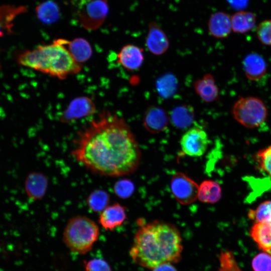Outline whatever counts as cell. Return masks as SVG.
Returning <instances> with one entry per match:
<instances>
[{"instance_id":"1","label":"cell","mask_w":271,"mask_h":271,"mask_svg":"<svg viewBox=\"0 0 271 271\" xmlns=\"http://www.w3.org/2000/svg\"><path fill=\"white\" fill-rule=\"evenodd\" d=\"M71 156L91 172L117 177L138 169L141 153L125 120L106 110L78 133Z\"/></svg>"},{"instance_id":"2","label":"cell","mask_w":271,"mask_h":271,"mask_svg":"<svg viewBox=\"0 0 271 271\" xmlns=\"http://www.w3.org/2000/svg\"><path fill=\"white\" fill-rule=\"evenodd\" d=\"M182 240L177 227L154 220L140 225L129 250L137 264L152 269L164 263H176L181 257Z\"/></svg>"},{"instance_id":"3","label":"cell","mask_w":271,"mask_h":271,"mask_svg":"<svg viewBox=\"0 0 271 271\" xmlns=\"http://www.w3.org/2000/svg\"><path fill=\"white\" fill-rule=\"evenodd\" d=\"M17 60L23 66L61 80L82 70L81 64L71 55L63 39L25 50L19 53Z\"/></svg>"},{"instance_id":"4","label":"cell","mask_w":271,"mask_h":271,"mask_svg":"<svg viewBox=\"0 0 271 271\" xmlns=\"http://www.w3.org/2000/svg\"><path fill=\"white\" fill-rule=\"evenodd\" d=\"M100 229L91 218L83 215L70 218L63 232V241L72 252L84 254L92 249L98 240Z\"/></svg>"},{"instance_id":"5","label":"cell","mask_w":271,"mask_h":271,"mask_svg":"<svg viewBox=\"0 0 271 271\" xmlns=\"http://www.w3.org/2000/svg\"><path fill=\"white\" fill-rule=\"evenodd\" d=\"M231 113L236 121L248 128H256L263 124L268 114L265 103L254 96L238 98L232 106Z\"/></svg>"},{"instance_id":"6","label":"cell","mask_w":271,"mask_h":271,"mask_svg":"<svg viewBox=\"0 0 271 271\" xmlns=\"http://www.w3.org/2000/svg\"><path fill=\"white\" fill-rule=\"evenodd\" d=\"M72 6L77 21L88 30L99 28L108 12L107 0H72Z\"/></svg>"},{"instance_id":"7","label":"cell","mask_w":271,"mask_h":271,"mask_svg":"<svg viewBox=\"0 0 271 271\" xmlns=\"http://www.w3.org/2000/svg\"><path fill=\"white\" fill-rule=\"evenodd\" d=\"M180 147L182 153L190 157L203 155L208 148L207 133L201 127L195 125L189 128L182 136Z\"/></svg>"},{"instance_id":"8","label":"cell","mask_w":271,"mask_h":271,"mask_svg":"<svg viewBox=\"0 0 271 271\" xmlns=\"http://www.w3.org/2000/svg\"><path fill=\"white\" fill-rule=\"evenodd\" d=\"M198 187L193 180L183 173L176 172L172 177L171 190L172 194L182 205H189L196 200Z\"/></svg>"},{"instance_id":"9","label":"cell","mask_w":271,"mask_h":271,"mask_svg":"<svg viewBox=\"0 0 271 271\" xmlns=\"http://www.w3.org/2000/svg\"><path fill=\"white\" fill-rule=\"evenodd\" d=\"M96 110V105L92 99L88 96H79L70 102L61 115L60 120L62 123H70L92 115Z\"/></svg>"},{"instance_id":"10","label":"cell","mask_w":271,"mask_h":271,"mask_svg":"<svg viewBox=\"0 0 271 271\" xmlns=\"http://www.w3.org/2000/svg\"><path fill=\"white\" fill-rule=\"evenodd\" d=\"M126 218L125 207L119 203H114L99 213L98 222L105 230L113 231L120 226Z\"/></svg>"},{"instance_id":"11","label":"cell","mask_w":271,"mask_h":271,"mask_svg":"<svg viewBox=\"0 0 271 271\" xmlns=\"http://www.w3.org/2000/svg\"><path fill=\"white\" fill-rule=\"evenodd\" d=\"M169 117L162 108L152 105L145 112L143 124L145 128L152 133H159L166 129Z\"/></svg>"},{"instance_id":"12","label":"cell","mask_w":271,"mask_h":271,"mask_svg":"<svg viewBox=\"0 0 271 271\" xmlns=\"http://www.w3.org/2000/svg\"><path fill=\"white\" fill-rule=\"evenodd\" d=\"M146 45L148 50L156 55L164 54L169 47L170 43L167 35L156 22H152L149 24Z\"/></svg>"},{"instance_id":"13","label":"cell","mask_w":271,"mask_h":271,"mask_svg":"<svg viewBox=\"0 0 271 271\" xmlns=\"http://www.w3.org/2000/svg\"><path fill=\"white\" fill-rule=\"evenodd\" d=\"M117 62L126 70H138L144 60L143 49L132 44L124 46L116 56Z\"/></svg>"},{"instance_id":"14","label":"cell","mask_w":271,"mask_h":271,"mask_svg":"<svg viewBox=\"0 0 271 271\" xmlns=\"http://www.w3.org/2000/svg\"><path fill=\"white\" fill-rule=\"evenodd\" d=\"M27 11V8L23 5L3 4L0 6V38L14 33V21Z\"/></svg>"},{"instance_id":"15","label":"cell","mask_w":271,"mask_h":271,"mask_svg":"<svg viewBox=\"0 0 271 271\" xmlns=\"http://www.w3.org/2000/svg\"><path fill=\"white\" fill-rule=\"evenodd\" d=\"M24 186L27 196L31 200H40L46 193L48 179L43 173L32 172L27 176Z\"/></svg>"},{"instance_id":"16","label":"cell","mask_w":271,"mask_h":271,"mask_svg":"<svg viewBox=\"0 0 271 271\" xmlns=\"http://www.w3.org/2000/svg\"><path fill=\"white\" fill-rule=\"evenodd\" d=\"M243 70L246 77L252 81H258L265 75L266 63L263 58L257 53H250L244 57Z\"/></svg>"},{"instance_id":"17","label":"cell","mask_w":271,"mask_h":271,"mask_svg":"<svg viewBox=\"0 0 271 271\" xmlns=\"http://www.w3.org/2000/svg\"><path fill=\"white\" fill-rule=\"evenodd\" d=\"M208 29L210 35L215 38H226L232 30L231 17L223 12L212 14L208 22Z\"/></svg>"},{"instance_id":"18","label":"cell","mask_w":271,"mask_h":271,"mask_svg":"<svg viewBox=\"0 0 271 271\" xmlns=\"http://www.w3.org/2000/svg\"><path fill=\"white\" fill-rule=\"evenodd\" d=\"M194 88L197 94L205 102H212L219 97V90L213 76L210 73L195 81Z\"/></svg>"},{"instance_id":"19","label":"cell","mask_w":271,"mask_h":271,"mask_svg":"<svg viewBox=\"0 0 271 271\" xmlns=\"http://www.w3.org/2000/svg\"><path fill=\"white\" fill-rule=\"evenodd\" d=\"M250 234L261 250L271 254V221L255 223Z\"/></svg>"},{"instance_id":"20","label":"cell","mask_w":271,"mask_h":271,"mask_svg":"<svg viewBox=\"0 0 271 271\" xmlns=\"http://www.w3.org/2000/svg\"><path fill=\"white\" fill-rule=\"evenodd\" d=\"M65 45L74 59L79 64L87 61L92 56V47L85 39L77 38L72 41L65 39Z\"/></svg>"},{"instance_id":"21","label":"cell","mask_w":271,"mask_h":271,"mask_svg":"<svg viewBox=\"0 0 271 271\" xmlns=\"http://www.w3.org/2000/svg\"><path fill=\"white\" fill-rule=\"evenodd\" d=\"M172 124L179 129L189 127L194 122L195 111L190 105H179L172 109L170 115Z\"/></svg>"},{"instance_id":"22","label":"cell","mask_w":271,"mask_h":271,"mask_svg":"<svg viewBox=\"0 0 271 271\" xmlns=\"http://www.w3.org/2000/svg\"><path fill=\"white\" fill-rule=\"evenodd\" d=\"M221 188L217 182L204 180L199 186L197 199L201 202L213 204L221 197Z\"/></svg>"},{"instance_id":"23","label":"cell","mask_w":271,"mask_h":271,"mask_svg":"<svg viewBox=\"0 0 271 271\" xmlns=\"http://www.w3.org/2000/svg\"><path fill=\"white\" fill-rule=\"evenodd\" d=\"M231 28L234 33L243 34L251 30L256 24V16L250 12L240 11L231 17Z\"/></svg>"},{"instance_id":"24","label":"cell","mask_w":271,"mask_h":271,"mask_svg":"<svg viewBox=\"0 0 271 271\" xmlns=\"http://www.w3.org/2000/svg\"><path fill=\"white\" fill-rule=\"evenodd\" d=\"M38 19L46 24H51L57 21L60 16L58 6L52 1H47L38 5L35 8Z\"/></svg>"},{"instance_id":"25","label":"cell","mask_w":271,"mask_h":271,"mask_svg":"<svg viewBox=\"0 0 271 271\" xmlns=\"http://www.w3.org/2000/svg\"><path fill=\"white\" fill-rule=\"evenodd\" d=\"M86 202L90 210L100 213L109 205L110 196L103 190L96 189L89 194Z\"/></svg>"},{"instance_id":"26","label":"cell","mask_w":271,"mask_h":271,"mask_svg":"<svg viewBox=\"0 0 271 271\" xmlns=\"http://www.w3.org/2000/svg\"><path fill=\"white\" fill-rule=\"evenodd\" d=\"M177 81L172 74L168 73L160 77L156 82V88L159 94L163 97L169 98L176 92Z\"/></svg>"},{"instance_id":"27","label":"cell","mask_w":271,"mask_h":271,"mask_svg":"<svg viewBox=\"0 0 271 271\" xmlns=\"http://www.w3.org/2000/svg\"><path fill=\"white\" fill-rule=\"evenodd\" d=\"M248 217L255 223H266L271 221V200L261 203L255 209L248 212Z\"/></svg>"},{"instance_id":"28","label":"cell","mask_w":271,"mask_h":271,"mask_svg":"<svg viewBox=\"0 0 271 271\" xmlns=\"http://www.w3.org/2000/svg\"><path fill=\"white\" fill-rule=\"evenodd\" d=\"M218 258L219 267L217 271H243L238 265L231 251H222Z\"/></svg>"},{"instance_id":"29","label":"cell","mask_w":271,"mask_h":271,"mask_svg":"<svg viewBox=\"0 0 271 271\" xmlns=\"http://www.w3.org/2000/svg\"><path fill=\"white\" fill-rule=\"evenodd\" d=\"M255 159L260 168L271 178V145L259 150Z\"/></svg>"},{"instance_id":"30","label":"cell","mask_w":271,"mask_h":271,"mask_svg":"<svg viewBox=\"0 0 271 271\" xmlns=\"http://www.w3.org/2000/svg\"><path fill=\"white\" fill-rule=\"evenodd\" d=\"M251 266L254 271H271V254L263 252L252 259Z\"/></svg>"},{"instance_id":"31","label":"cell","mask_w":271,"mask_h":271,"mask_svg":"<svg viewBox=\"0 0 271 271\" xmlns=\"http://www.w3.org/2000/svg\"><path fill=\"white\" fill-rule=\"evenodd\" d=\"M256 35L262 44L271 46V20H266L259 24Z\"/></svg>"},{"instance_id":"32","label":"cell","mask_w":271,"mask_h":271,"mask_svg":"<svg viewBox=\"0 0 271 271\" xmlns=\"http://www.w3.org/2000/svg\"><path fill=\"white\" fill-rule=\"evenodd\" d=\"M114 192L121 198L130 197L134 190L133 184L127 179H123L117 182L114 185Z\"/></svg>"},{"instance_id":"33","label":"cell","mask_w":271,"mask_h":271,"mask_svg":"<svg viewBox=\"0 0 271 271\" xmlns=\"http://www.w3.org/2000/svg\"><path fill=\"white\" fill-rule=\"evenodd\" d=\"M85 271H112L109 264L105 260L95 258L84 263Z\"/></svg>"},{"instance_id":"34","label":"cell","mask_w":271,"mask_h":271,"mask_svg":"<svg viewBox=\"0 0 271 271\" xmlns=\"http://www.w3.org/2000/svg\"><path fill=\"white\" fill-rule=\"evenodd\" d=\"M152 271H178L171 263H164L152 269Z\"/></svg>"},{"instance_id":"35","label":"cell","mask_w":271,"mask_h":271,"mask_svg":"<svg viewBox=\"0 0 271 271\" xmlns=\"http://www.w3.org/2000/svg\"><path fill=\"white\" fill-rule=\"evenodd\" d=\"M230 6L236 9H241L246 6L248 0H227Z\"/></svg>"}]
</instances>
